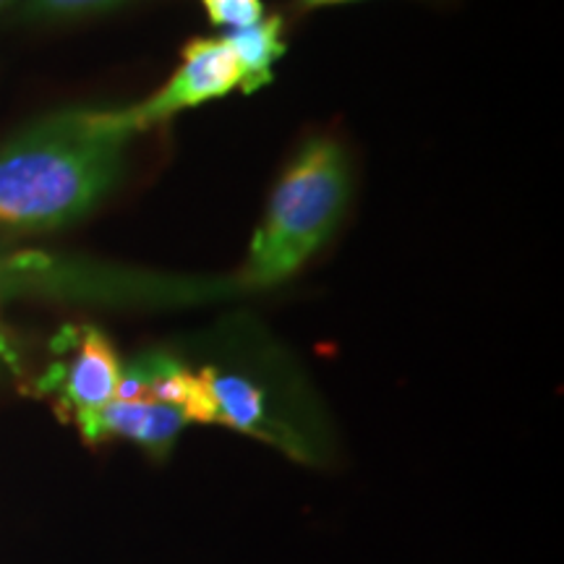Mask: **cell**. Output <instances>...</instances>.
Listing matches in <instances>:
<instances>
[{"mask_svg": "<svg viewBox=\"0 0 564 564\" xmlns=\"http://www.w3.org/2000/svg\"><path fill=\"white\" fill-rule=\"evenodd\" d=\"M131 137L110 110L42 118L0 147V225L55 230L89 215L123 173Z\"/></svg>", "mask_w": 564, "mask_h": 564, "instance_id": "cell-1", "label": "cell"}, {"mask_svg": "<svg viewBox=\"0 0 564 564\" xmlns=\"http://www.w3.org/2000/svg\"><path fill=\"white\" fill-rule=\"evenodd\" d=\"M350 196L348 154L335 139L303 144L267 204L241 285L272 288L293 278L333 236Z\"/></svg>", "mask_w": 564, "mask_h": 564, "instance_id": "cell-2", "label": "cell"}, {"mask_svg": "<svg viewBox=\"0 0 564 564\" xmlns=\"http://www.w3.org/2000/svg\"><path fill=\"white\" fill-rule=\"evenodd\" d=\"M238 87H241V68H238L228 42L223 37L192 40L183 47L181 66L173 70L171 79L162 84L150 100L131 105V108L110 110V121L116 129L133 137V133L167 121L175 112L220 100Z\"/></svg>", "mask_w": 564, "mask_h": 564, "instance_id": "cell-3", "label": "cell"}, {"mask_svg": "<svg viewBox=\"0 0 564 564\" xmlns=\"http://www.w3.org/2000/svg\"><path fill=\"white\" fill-rule=\"evenodd\" d=\"M121 371L123 366L108 337L100 329L84 327L74 335V356L51 373V384L79 426L116 400Z\"/></svg>", "mask_w": 564, "mask_h": 564, "instance_id": "cell-4", "label": "cell"}, {"mask_svg": "<svg viewBox=\"0 0 564 564\" xmlns=\"http://www.w3.org/2000/svg\"><path fill=\"white\" fill-rule=\"evenodd\" d=\"M186 423V415L171 405L152 403V400H112L100 413L79 423V429L89 442L121 436L162 457L171 453Z\"/></svg>", "mask_w": 564, "mask_h": 564, "instance_id": "cell-5", "label": "cell"}, {"mask_svg": "<svg viewBox=\"0 0 564 564\" xmlns=\"http://www.w3.org/2000/svg\"><path fill=\"white\" fill-rule=\"evenodd\" d=\"M282 26L285 21L274 13V17H264L259 24L230 30L223 37L241 68L243 95H253L272 82V66L285 55Z\"/></svg>", "mask_w": 564, "mask_h": 564, "instance_id": "cell-6", "label": "cell"}, {"mask_svg": "<svg viewBox=\"0 0 564 564\" xmlns=\"http://www.w3.org/2000/svg\"><path fill=\"white\" fill-rule=\"evenodd\" d=\"M207 390L215 405V423L236 429L243 434H264L267 394L257 382L241 373L204 369Z\"/></svg>", "mask_w": 564, "mask_h": 564, "instance_id": "cell-7", "label": "cell"}, {"mask_svg": "<svg viewBox=\"0 0 564 564\" xmlns=\"http://www.w3.org/2000/svg\"><path fill=\"white\" fill-rule=\"evenodd\" d=\"M129 0H24V13L30 19L63 21V19H82L95 17L118 9Z\"/></svg>", "mask_w": 564, "mask_h": 564, "instance_id": "cell-8", "label": "cell"}, {"mask_svg": "<svg viewBox=\"0 0 564 564\" xmlns=\"http://www.w3.org/2000/svg\"><path fill=\"white\" fill-rule=\"evenodd\" d=\"M202 6L212 24L225 30H243L264 19L262 0H202Z\"/></svg>", "mask_w": 564, "mask_h": 564, "instance_id": "cell-9", "label": "cell"}, {"mask_svg": "<svg viewBox=\"0 0 564 564\" xmlns=\"http://www.w3.org/2000/svg\"><path fill=\"white\" fill-rule=\"evenodd\" d=\"M335 3H350V0H301V9H319V6H335Z\"/></svg>", "mask_w": 564, "mask_h": 564, "instance_id": "cell-10", "label": "cell"}, {"mask_svg": "<svg viewBox=\"0 0 564 564\" xmlns=\"http://www.w3.org/2000/svg\"><path fill=\"white\" fill-rule=\"evenodd\" d=\"M19 0H0V13H6L11 9V6H17Z\"/></svg>", "mask_w": 564, "mask_h": 564, "instance_id": "cell-11", "label": "cell"}]
</instances>
